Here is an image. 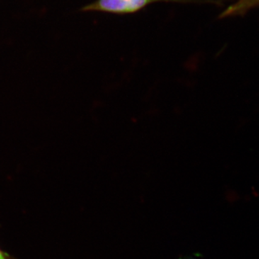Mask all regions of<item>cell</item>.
I'll use <instances>...</instances> for the list:
<instances>
[{
  "instance_id": "6da1fadb",
  "label": "cell",
  "mask_w": 259,
  "mask_h": 259,
  "mask_svg": "<svg viewBox=\"0 0 259 259\" xmlns=\"http://www.w3.org/2000/svg\"><path fill=\"white\" fill-rule=\"evenodd\" d=\"M185 3V0H96L85 5L82 12H100L115 15L134 14L153 3Z\"/></svg>"
},
{
  "instance_id": "7a4b0ae2",
  "label": "cell",
  "mask_w": 259,
  "mask_h": 259,
  "mask_svg": "<svg viewBox=\"0 0 259 259\" xmlns=\"http://www.w3.org/2000/svg\"><path fill=\"white\" fill-rule=\"evenodd\" d=\"M0 259H11L8 253L2 250L0 248Z\"/></svg>"
},
{
  "instance_id": "3957f363",
  "label": "cell",
  "mask_w": 259,
  "mask_h": 259,
  "mask_svg": "<svg viewBox=\"0 0 259 259\" xmlns=\"http://www.w3.org/2000/svg\"><path fill=\"white\" fill-rule=\"evenodd\" d=\"M185 259H194V258H190V257H189V258H185Z\"/></svg>"
},
{
  "instance_id": "277c9868",
  "label": "cell",
  "mask_w": 259,
  "mask_h": 259,
  "mask_svg": "<svg viewBox=\"0 0 259 259\" xmlns=\"http://www.w3.org/2000/svg\"><path fill=\"white\" fill-rule=\"evenodd\" d=\"M250 1V0H243V2Z\"/></svg>"
}]
</instances>
